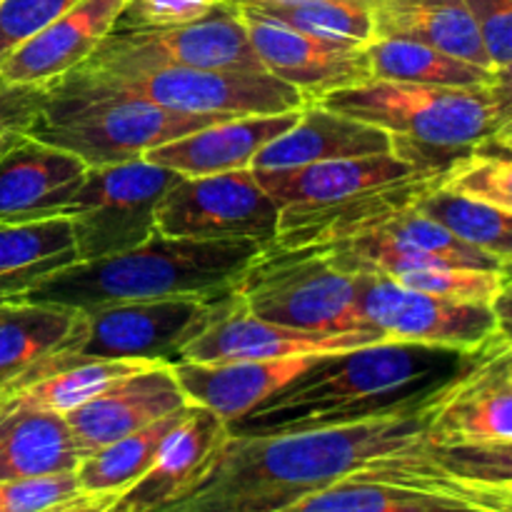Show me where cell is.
I'll list each match as a JSON object with an SVG mask.
<instances>
[{
    "label": "cell",
    "instance_id": "cell-1",
    "mask_svg": "<svg viewBox=\"0 0 512 512\" xmlns=\"http://www.w3.org/2000/svg\"><path fill=\"white\" fill-rule=\"evenodd\" d=\"M450 380L365 418L270 433L230 430L203 475L150 512H278L348 480L512 505V448H455L435 430Z\"/></svg>",
    "mask_w": 512,
    "mask_h": 512
},
{
    "label": "cell",
    "instance_id": "cell-2",
    "mask_svg": "<svg viewBox=\"0 0 512 512\" xmlns=\"http://www.w3.org/2000/svg\"><path fill=\"white\" fill-rule=\"evenodd\" d=\"M485 350L460 353L383 340L325 355L275 398L230 425V430L270 433L365 418L463 373Z\"/></svg>",
    "mask_w": 512,
    "mask_h": 512
},
{
    "label": "cell",
    "instance_id": "cell-3",
    "mask_svg": "<svg viewBox=\"0 0 512 512\" xmlns=\"http://www.w3.org/2000/svg\"><path fill=\"white\" fill-rule=\"evenodd\" d=\"M315 103L385 130L393 153L418 170L448 168L475 148H510V78L473 88L370 78Z\"/></svg>",
    "mask_w": 512,
    "mask_h": 512
},
{
    "label": "cell",
    "instance_id": "cell-4",
    "mask_svg": "<svg viewBox=\"0 0 512 512\" xmlns=\"http://www.w3.org/2000/svg\"><path fill=\"white\" fill-rule=\"evenodd\" d=\"M268 245L255 240H193L153 235L148 243L100 260H78L25 290L28 303L90 310L163 298H218L230 293Z\"/></svg>",
    "mask_w": 512,
    "mask_h": 512
},
{
    "label": "cell",
    "instance_id": "cell-5",
    "mask_svg": "<svg viewBox=\"0 0 512 512\" xmlns=\"http://www.w3.org/2000/svg\"><path fill=\"white\" fill-rule=\"evenodd\" d=\"M45 98L28 125V135L73 153L88 168L143 158L158 145L228 118L180 115L148 100L60 75L43 85Z\"/></svg>",
    "mask_w": 512,
    "mask_h": 512
},
{
    "label": "cell",
    "instance_id": "cell-6",
    "mask_svg": "<svg viewBox=\"0 0 512 512\" xmlns=\"http://www.w3.org/2000/svg\"><path fill=\"white\" fill-rule=\"evenodd\" d=\"M248 313L305 333H353L365 328L358 280L315 248L268 245L233 288ZM375 333V330H370Z\"/></svg>",
    "mask_w": 512,
    "mask_h": 512
},
{
    "label": "cell",
    "instance_id": "cell-7",
    "mask_svg": "<svg viewBox=\"0 0 512 512\" xmlns=\"http://www.w3.org/2000/svg\"><path fill=\"white\" fill-rule=\"evenodd\" d=\"M228 295V293H225ZM218 298H163L98 305L80 310L73 335L58 355L38 365L20 388L43 375L88 360H143L173 365L185 345L205 330L218 313ZM18 388V390H20ZM13 395V393H10Z\"/></svg>",
    "mask_w": 512,
    "mask_h": 512
},
{
    "label": "cell",
    "instance_id": "cell-8",
    "mask_svg": "<svg viewBox=\"0 0 512 512\" xmlns=\"http://www.w3.org/2000/svg\"><path fill=\"white\" fill-rule=\"evenodd\" d=\"M68 75L83 83L118 90L133 98L148 100L158 108L180 115H273L300 110L308 98L293 85L270 73L250 70H200V68H130L95 70L78 65Z\"/></svg>",
    "mask_w": 512,
    "mask_h": 512
},
{
    "label": "cell",
    "instance_id": "cell-9",
    "mask_svg": "<svg viewBox=\"0 0 512 512\" xmlns=\"http://www.w3.org/2000/svg\"><path fill=\"white\" fill-rule=\"evenodd\" d=\"M173 170L145 158L88 168L65 208L78 260H100L148 243L163 195L178 180Z\"/></svg>",
    "mask_w": 512,
    "mask_h": 512
},
{
    "label": "cell",
    "instance_id": "cell-10",
    "mask_svg": "<svg viewBox=\"0 0 512 512\" xmlns=\"http://www.w3.org/2000/svg\"><path fill=\"white\" fill-rule=\"evenodd\" d=\"M355 280L360 318L385 340L480 353L510 335V298L498 305L465 303L405 288L378 273H358Z\"/></svg>",
    "mask_w": 512,
    "mask_h": 512
},
{
    "label": "cell",
    "instance_id": "cell-11",
    "mask_svg": "<svg viewBox=\"0 0 512 512\" xmlns=\"http://www.w3.org/2000/svg\"><path fill=\"white\" fill-rule=\"evenodd\" d=\"M85 68H200L268 73L250 45L243 15L223 3L205 18L173 28H113L93 50Z\"/></svg>",
    "mask_w": 512,
    "mask_h": 512
},
{
    "label": "cell",
    "instance_id": "cell-12",
    "mask_svg": "<svg viewBox=\"0 0 512 512\" xmlns=\"http://www.w3.org/2000/svg\"><path fill=\"white\" fill-rule=\"evenodd\" d=\"M280 208L260 188L253 168L178 178L163 195L155 230L168 238L255 240L273 245Z\"/></svg>",
    "mask_w": 512,
    "mask_h": 512
},
{
    "label": "cell",
    "instance_id": "cell-13",
    "mask_svg": "<svg viewBox=\"0 0 512 512\" xmlns=\"http://www.w3.org/2000/svg\"><path fill=\"white\" fill-rule=\"evenodd\" d=\"M383 335L370 330L353 333H305L255 318L230 290L220 300L218 313L205 330L195 335L180 353L178 363H230V360H280L305 355H335L360 345L383 343ZM175 365V363H173Z\"/></svg>",
    "mask_w": 512,
    "mask_h": 512
},
{
    "label": "cell",
    "instance_id": "cell-14",
    "mask_svg": "<svg viewBox=\"0 0 512 512\" xmlns=\"http://www.w3.org/2000/svg\"><path fill=\"white\" fill-rule=\"evenodd\" d=\"M240 15L263 68L308 100L373 78L365 45L300 33L248 10H240Z\"/></svg>",
    "mask_w": 512,
    "mask_h": 512
},
{
    "label": "cell",
    "instance_id": "cell-15",
    "mask_svg": "<svg viewBox=\"0 0 512 512\" xmlns=\"http://www.w3.org/2000/svg\"><path fill=\"white\" fill-rule=\"evenodd\" d=\"M440 440L455 448H512V345L498 338L450 380L435 415Z\"/></svg>",
    "mask_w": 512,
    "mask_h": 512
},
{
    "label": "cell",
    "instance_id": "cell-16",
    "mask_svg": "<svg viewBox=\"0 0 512 512\" xmlns=\"http://www.w3.org/2000/svg\"><path fill=\"white\" fill-rule=\"evenodd\" d=\"M88 165L23 133L0 155V223L58 218L73 203Z\"/></svg>",
    "mask_w": 512,
    "mask_h": 512
},
{
    "label": "cell",
    "instance_id": "cell-17",
    "mask_svg": "<svg viewBox=\"0 0 512 512\" xmlns=\"http://www.w3.org/2000/svg\"><path fill=\"white\" fill-rule=\"evenodd\" d=\"M185 405L188 400L175 380L173 368L150 365V368L115 380L98 398L73 410L65 418H68L75 443L85 458L113 440L125 438L165 415L178 413Z\"/></svg>",
    "mask_w": 512,
    "mask_h": 512
},
{
    "label": "cell",
    "instance_id": "cell-18",
    "mask_svg": "<svg viewBox=\"0 0 512 512\" xmlns=\"http://www.w3.org/2000/svg\"><path fill=\"white\" fill-rule=\"evenodd\" d=\"M125 0H80L0 63L5 85H48L78 68L115 28Z\"/></svg>",
    "mask_w": 512,
    "mask_h": 512
},
{
    "label": "cell",
    "instance_id": "cell-19",
    "mask_svg": "<svg viewBox=\"0 0 512 512\" xmlns=\"http://www.w3.org/2000/svg\"><path fill=\"white\" fill-rule=\"evenodd\" d=\"M325 358V355H320ZM318 355L280 360H230V363H175V380L188 405L213 410L228 425L258 410L270 398L288 388L308 368L318 363Z\"/></svg>",
    "mask_w": 512,
    "mask_h": 512
},
{
    "label": "cell",
    "instance_id": "cell-20",
    "mask_svg": "<svg viewBox=\"0 0 512 512\" xmlns=\"http://www.w3.org/2000/svg\"><path fill=\"white\" fill-rule=\"evenodd\" d=\"M298 115L300 110H288V113L218 120L195 133L158 145L143 158L160 168L173 170L180 178L253 168V160L258 158L260 150L283 135L298 120Z\"/></svg>",
    "mask_w": 512,
    "mask_h": 512
},
{
    "label": "cell",
    "instance_id": "cell-21",
    "mask_svg": "<svg viewBox=\"0 0 512 512\" xmlns=\"http://www.w3.org/2000/svg\"><path fill=\"white\" fill-rule=\"evenodd\" d=\"M260 188L273 198L280 210L315 208L365 190L400 183L410 175L425 173L405 163L395 153L365 155V158L323 160V163L300 165L285 170H253Z\"/></svg>",
    "mask_w": 512,
    "mask_h": 512
},
{
    "label": "cell",
    "instance_id": "cell-22",
    "mask_svg": "<svg viewBox=\"0 0 512 512\" xmlns=\"http://www.w3.org/2000/svg\"><path fill=\"white\" fill-rule=\"evenodd\" d=\"M230 435V425L213 410L188 405L160 445L148 473L123 493L133 512H150L183 495L203 475Z\"/></svg>",
    "mask_w": 512,
    "mask_h": 512
},
{
    "label": "cell",
    "instance_id": "cell-23",
    "mask_svg": "<svg viewBox=\"0 0 512 512\" xmlns=\"http://www.w3.org/2000/svg\"><path fill=\"white\" fill-rule=\"evenodd\" d=\"M393 153L390 135L363 120L323 108L315 100L300 108L298 120L283 135L265 145L253 160V170H285L323 160L365 158Z\"/></svg>",
    "mask_w": 512,
    "mask_h": 512
},
{
    "label": "cell",
    "instance_id": "cell-24",
    "mask_svg": "<svg viewBox=\"0 0 512 512\" xmlns=\"http://www.w3.org/2000/svg\"><path fill=\"white\" fill-rule=\"evenodd\" d=\"M80 460L65 415L0 400V480L75 473Z\"/></svg>",
    "mask_w": 512,
    "mask_h": 512
},
{
    "label": "cell",
    "instance_id": "cell-25",
    "mask_svg": "<svg viewBox=\"0 0 512 512\" xmlns=\"http://www.w3.org/2000/svg\"><path fill=\"white\" fill-rule=\"evenodd\" d=\"M370 5L375 35L380 38L415 40L480 68L495 70L463 0H370Z\"/></svg>",
    "mask_w": 512,
    "mask_h": 512
},
{
    "label": "cell",
    "instance_id": "cell-26",
    "mask_svg": "<svg viewBox=\"0 0 512 512\" xmlns=\"http://www.w3.org/2000/svg\"><path fill=\"white\" fill-rule=\"evenodd\" d=\"M80 310L28 300L0 303V398L15 393L73 335Z\"/></svg>",
    "mask_w": 512,
    "mask_h": 512
},
{
    "label": "cell",
    "instance_id": "cell-27",
    "mask_svg": "<svg viewBox=\"0 0 512 512\" xmlns=\"http://www.w3.org/2000/svg\"><path fill=\"white\" fill-rule=\"evenodd\" d=\"M78 263L65 215L30 223H0V295L20 298L48 275Z\"/></svg>",
    "mask_w": 512,
    "mask_h": 512
},
{
    "label": "cell",
    "instance_id": "cell-28",
    "mask_svg": "<svg viewBox=\"0 0 512 512\" xmlns=\"http://www.w3.org/2000/svg\"><path fill=\"white\" fill-rule=\"evenodd\" d=\"M278 512H512V505L388 483L330 485Z\"/></svg>",
    "mask_w": 512,
    "mask_h": 512
},
{
    "label": "cell",
    "instance_id": "cell-29",
    "mask_svg": "<svg viewBox=\"0 0 512 512\" xmlns=\"http://www.w3.org/2000/svg\"><path fill=\"white\" fill-rule=\"evenodd\" d=\"M365 48H368L370 75L375 80L473 88V85H493L510 78V73L480 68L415 40L375 35Z\"/></svg>",
    "mask_w": 512,
    "mask_h": 512
},
{
    "label": "cell",
    "instance_id": "cell-30",
    "mask_svg": "<svg viewBox=\"0 0 512 512\" xmlns=\"http://www.w3.org/2000/svg\"><path fill=\"white\" fill-rule=\"evenodd\" d=\"M185 408L85 455L75 470L80 490L83 493H125L128 488H133L150 470L160 445L183 418Z\"/></svg>",
    "mask_w": 512,
    "mask_h": 512
},
{
    "label": "cell",
    "instance_id": "cell-31",
    "mask_svg": "<svg viewBox=\"0 0 512 512\" xmlns=\"http://www.w3.org/2000/svg\"><path fill=\"white\" fill-rule=\"evenodd\" d=\"M235 8L318 38L358 45L375 38L370 0H250Z\"/></svg>",
    "mask_w": 512,
    "mask_h": 512
},
{
    "label": "cell",
    "instance_id": "cell-32",
    "mask_svg": "<svg viewBox=\"0 0 512 512\" xmlns=\"http://www.w3.org/2000/svg\"><path fill=\"white\" fill-rule=\"evenodd\" d=\"M418 210L463 240L465 245L485 250L500 260L512 255V210L495 208L480 200L465 198L445 188H433L418 200Z\"/></svg>",
    "mask_w": 512,
    "mask_h": 512
},
{
    "label": "cell",
    "instance_id": "cell-33",
    "mask_svg": "<svg viewBox=\"0 0 512 512\" xmlns=\"http://www.w3.org/2000/svg\"><path fill=\"white\" fill-rule=\"evenodd\" d=\"M158 363H143V360H88V363H75L58 373L43 375L33 380L25 388L15 390L13 395H5L10 400H18L23 405L50 410L58 415H70L73 410L83 408L93 398H98L103 390H108L115 380L125 378L130 373L150 368ZM0 398V400H5Z\"/></svg>",
    "mask_w": 512,
    "mask_h": 512
},
{
    "label": "cell",
    "instance_id": "cell-34",
    "mask_svg": "<svg viewBox=\"0 0 512 512\" xmlns=\"http://www.w3.org/2000/svg\"><path fill=\"white\" fill-rule=\"evenodd\" d=\"M405 288L420 293L440 295L465 303L498 305L510 298V270H485V268H460V265H425L390 278Z\"/></svg>",
    "mask_w": 512,
    "mask_h": 512
},
{
    "label": "cell",
    "instance_id": "cell-35",
    "mask_svg": "<svg viewBox=\"0 0 512 512\" xmlns=\"http://www.w3.org/2000/svg\"><path fill=\"white\" fill-rule=\"evenodd\" d=\"M440 188L495 205V208L512 210L510 148L490 145V148H475L460 155L443 170Z\"/></svg>",
    "mask_w": 512,
    "mask_h": 512
},
{
    "label": "cell",
    "instance_id": "cell-36",
    "mask_svg": "<svg viewBox=\"0 0 512 512\" xmlns=\"http://www.w3.org/2000/svg\"><path fill=\"white\" fill-rule=\"evenodd\" d=\"M80 0H3L0 3V63L35 33Z\"/></svg>",
    "mask_w": 512,
    "mask_h": 512
},
{
    "label": "cell",
    "instance_id": "cell-37",
    "mask_svg": "<svg viewBox=\"0 0 512 512\" xmlns=\"http://www.w3.org/2000/svg\"><path fill=\"white\" fill-rule=\"evenodd\" d=\"M83 493L75 473L0 480V512H43Z\"/></svg>",
    "mask_w": 512,
    "mask_h": 512
},
{
    "label": "cell",
    "instance_id": "cell-38",
    "mask_svg": "<svg viewBox=\"0 0 512 512\" xmlns=\"http://www.w3.org/2000/svg\"><path fill=\"white\" fill-rule=\"evenodd\" d=\"M225 0H125L115 28H173L193 23Z\"/></svg>",
    "mask_w": 512,
    "mask_h": 512
},
{
    "label": "cell",
    "instance_id": "cell-39",
    "mask_svg": "<svg viewBox=\"0 0 512 512\" xmlns=\"http://www.w3.org/2000/svg\"><path fill=\"white\" fill-rule=\"evenodd\" d=\"M483 40L485 55L498 73L512 63V0H463Z\"/></svg>",
    "mask_w": 512,
    "mask_h": 512
},
{
    "label": "cell",
    "instance_id": "cell-40",
    "mask_svg": "<svg viewBox=\"0 0 512 512\" xmlns=\"http://www.w3.org/2000/svg\"><path fill=\"white\" fill-rule=\"evenodd\" d=\"M43 98V85H3L0 88V155L20 135L28 133V125L33 123Z\"/></svg>",
    "mask_w": 512,
    "mask_h": 512
},
{
    "label": "cell",
    "instance_id": "cell-41",
    "mask_svg": "<svg viewBox=\"0 0 512 512\" xmlns=\"http://www.w3.org/2000/svg\"><path fill=\"white\" fill-rule=\"evenodd\" d=\"M120 493H78L75 498L50 505L43 512H103Z\"/></svg>",
    "mask_w": 512,
    "mask_h": 512
},
{
    "label": "cell",
    "instance_id": "cell-42",
    "mask_svg": "<svg viewBox=\"0 0 512 512\" xmlns=\"http://www.w3.org/2000/svg\"><path fill=\"white\" fill-rule=\"evenodd\" d=\"M228 5H243V3H250V0H225Z\"/></svg>",
    "mask_w": 512,
    "mask_h": 512
},
{
    "label": "cell",
    "instance_id": "cell-43",
    "mask_svg": "<svg viewBox=\"0 0 512 512\" xmlns=\"http://www.w3.org/2000/svg\"><path fill=\"white\" fill-rule=\"evenodd\" d=\"M5 300H8V298H5V295H0V303H5Z\"/></svg>",
    "mask_w": 512,
    "mask_h": 512
},
{
    "label": "cell",
    "instance_id": "cell-44",
    "mask_svg": "<svg viewBox=\"0 0 512 512\" xmlns=\"http://www.w3.org/2000/svg\"><path fill=\"white\" fill-rule=\"evenodd\" d=\"M3 85H5V83H3V80H0V88H3Z\"/></svg>",
    "mask_w": 512,
    "mask_h": 512
},
{
    "label": "cell",
    "instance_id": "cell-45",
    "mask_svg": "<svg viewBox=\"0 0 512 512\" xmlns=\"http://www.w3.org/2000/svg\"><path fill=\"white\" fill-rule=\"evenodd\" d=\"M0 3H3V0H0Z\"/></svg>",
    "mask_w": 512,
    "mask_h": 512
}]
</instances>
